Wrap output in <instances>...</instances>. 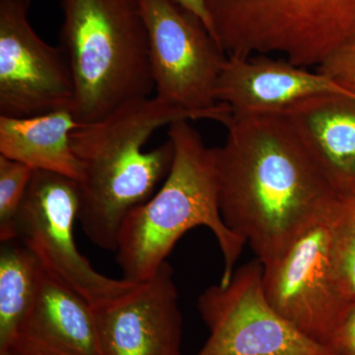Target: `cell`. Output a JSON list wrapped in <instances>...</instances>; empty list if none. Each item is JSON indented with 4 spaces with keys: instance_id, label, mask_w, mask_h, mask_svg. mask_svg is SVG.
I'll return each instance as SVG.
<instances>
[{
    "instance_id": "18",
    "label": "cell",
    "mask_w": 355,
    "mask_h": 355,
    "mask_svg": "<svg viewBox=\"0 0 355 355\" xmlns=\"http://www.w3.org/2000/svg\"><path fill=\"white\" fill-rule=\"evenodd\" d=\"M35 170L0 155V241L16 239V218Z\"/></svg>"
},
{
    "instance_id": "7",
    "label": "cell",
    "mask_w": 355,
    "mask_h": 355,
    "mask_svg": "<svg viewBox=\"0 0 355 355\" xmlns=\"http://www.w3.org/2000/svg\"><path fill=\"white\" fill-rule=\"evenodd\" d=\"M78 211L76 180L37 170L16 218V239L34 253L46 272L96 306L137 284L102 275L80 253L73 233Z\"/></svg>"
},
{
    "instance_id": "4",
    "label": "cell",
    "mask_w": 355,
    "mask_h": 355,
    "mask_svg": "<svg viewBox=\"0 0 355 355\" xmlns=\"http://www.w3.org/2000/svg\"><path fill=\"white\" fill-rule=\"evenodd\" d=\"M60 46L74 84L79 125L107 118L155 90L140 0H60Z\"/></svg>"
},
{
    "instance_id": "14",
    "label": "cell",
    "mask_w": 355,
    "mask_h": 355,
    "mask_svg": "<svg viewBox=\"0 0 355 355\" xmlns=\"http://www.w3.org/2000/svg\"><path fill=\"white\" fill-rule=\"evenodd\" d=\"M336 191L355 177V94L329 93L294 103L282 112Z\"/></svg>"
},
{
    "instance_id": "17",
    "label": "cell",
    "mask_w": 355,
    "mask_h": 355,
    "mask_svg": "<svg viewBox=\"0 0 355 355\" xmlns=\"http://www.w3.org/2000/svg\"><path fill=\"white\" fill-rule=\"evenodd\" d=\"M336 191L328 219L331 263L340 294L350 305L355 300V177Z\"/></svg>"
},
{
    "instance_id": "13",
    "label": "cell",
    "mask_w": 355,
    "mask_h": 355,
    "mask_svg": "<svg viewBox=\"0 0 355 355\" xmlns=\"http://www.w3.org/2000/svg\"><path fill=\"white\" fill-rule=\"evenodd\" d=\"M6 354L103 355L92 305L43 266L36 296Z\"/></svg>"
},
{
    "instance_id": "12",
    "label": "cell",
    "mask_w": 355,
    "mask_h": 355,
    "mask_svg": "<svg viewBox=\"0 0 355 355\" xmlns=\"http://www.w3.org/2000/svg\"><path fill=\"white\" fill-rule=\"evenodd\" d=\"M329 93H354L318 70L270 55L227 57L216 87V99L232 116L279 114L294 103Z\"/></svg>"
},
{
    "instance_id": "15",
    "label": "cell",
    "mask_w": 355,
    "mask_h": 355,
    "mask_svg": "<svg viewBox=\"0 0 355 355\" xmlns=\"http://www.w3.org/2000/svg\"><path fill=\"white\" fill-rule=\"evenodd\" d=\"M80 125L69 109L30 118L0 116V155L78 182L81 165L70 135Z\"/></svg>"
},
{
    "instance_id": "5",
    "label": "cell",
    "mask_w": 355,
    "mask_h": 355,
    "mask_svg": "<svg viewBox=\"0 0 355 355\" xmlns=\"http://www.w3.org/2000/svg\"><path fill=\"white\" fill-rule=\"evenodd\" d=\"M227 57L282 55L319 67L355 35V0H203Z\"/></svg>"
},
{
    "instance_id": "16",
    "label": "cell",
    "mask_w": 355,
    "mask_h": 355,
    "mask_svg": "<svg viewBox=\"0 0 355 355\" xmlns=\"http://www.w3.org/2000/svg\"><path fill=\"white\" fill-rule=\"evenodd\" d=\"M41 261L17 239L0 248V354L12 345L31 307L41 277Z\"/></svg>"
},
{
    "instance_id": "1",
    "label": "cell",
    "mask_w": 355,
    "mask_h": 355,
    "mask_svg": "<svg viewBox=\"0 0 355 355\" xmlns=\"http://www.w3.org/2000/svg\"><path fill=\"white\" fill-rule=\"evenodd\" d=\"M223 125L214 148L219 209L265 265L328 220L336 191L282 114H231Z\"/></svg>"
},
{
    "instance_id": "8",
    "label": "cell",
    "mask_w": 355,
    "mask_h": 355,
    "mask_svg": "<svg viewBox=\"0 0 355 355\" xmlns=\"http://www.w3.org/2000/svg\"><path fill=\"white\" fill-rule=\"evenodd\" d=\"M259 259L236 268L226 286L207 287L198 309L209 331L196 355H333L280 316L266 298Z\"/></svg>"
},
{
    "instance_id": "10",
    "label": "cell",
    "mask_w": 355,
    "mask_h": 355,
    "mask_svg": "<svg viewBox=\"0 0 355 355\" xmlns=\"http://www.w3.org/2000/svg\"><path fill=\"white\" fill-rule=\"evenodd\" d=\"M263 286L280 316L312 342L328 347L349 308L334 275L328 220L265 263Z\"/></svg>"
},
{
    "instance_id": "20",
    "label": "cell",
    "mask_w": 355,
    "mask_h": 355,
    "mask_svg": "<svg viewBox=\"0 0 355 355\" xmlns=\"http://www.w3.org/2000/svg\"><path fill=\"white\" fill-rule=\"evenodd\" d=\"M327 349L333 355H355V300L350 303Z\"/></svg>"
},
{
    "instance_id": "11",
    "label": "cell",
    "mask_w": 355,
    "mask_h": 355,
    "mask_svg": "<svg viewBox=\"0 0 355 355\" xmlns=\"http://www.w3.org/2000/svg\"><path fill=\"white\" fill-rule=\"evenodd\" d=\"M103 355H182L183 315L173 268L92 306Z\"/></svg>"
},
{
    "instance_id": "3",
    "label": "cell",
    "mask_w": 355,
    "mask_h": 355,
    "mask_svg": "<svg viewBox=\"0 0 355 355\" xmlns=\"http://www.w3.org/2000/svg\"><path fill=\"white\" fill-rule=\"evenodd\" d=\"M174 144L171 170L147 202L132 209L121 225L116 261L123 279L133 284L153 277L184 233L198 226L211 230L223 257L219 284L226 286L246 242L224 223L218 202L214 148L190 121L169 125Z\"/></svg>"
},
{
    "instance_id": "2",
    "label": "cell",
    "mask_w": 355,
    "mask_h": 355,
    "mask_svg": "<svg viewBox=\"0 0 355 355\" xmlns=\"http://www.w3.org/2000/svg\"><path fill=\"white\" fill-rule=\"evenodd\" d=\"M197 116L158 96L130 103L70 135L81 165L78 183L80 222L95 246L118 249L121 225L128 214L147 202L171 170V140L144 151L159 128Z\"/></svg>"
},
{
    "instance_id": "22",
    "label": "cell",
    "mask_w": 355,
    "mask_h": 355,
    "mask_svg": "<svg viewBox=\"0 0 355 355\" xmlns=\"http://www.w3.org/2000/svg\"><path fill=\"white\" fill-rule=\"evenodd\" d=\"M0 355H9V354H0Z\"/></svg>"
},
{
    "instance_id": "6",
    "label": "cell",
    "mask_w": 355,
    "mask_h": 355,
    "mask_svg": "<svg viewBox=\"0 0 355 355\" xmlns=\"http://www.w3.org/2000/svg\"><path fill=\"white\" fill-rule=\"evenodd\" d=\"M140 4L156 96L198 120L225 123L232 114L216 102V87L227 55L207 26L175 0H140Z\"/></svg>"
},
{
    "instance_id": "21",
    "label": "cell",
    "mask_w": 355,
    "mask_h": 355,
    "mask_svg": "<svg viewBox=\"0 0 355 355\" xmlns=\"http://www.w3.org/2000/svg\"><path fill=\"white\" fill-rule=\"evenodd\" d=\"M175 1L198 16L211 34V26H210L209 14L207 12L203 0H175Z\"/></svg>"
},
{
    "instance_id": "9",
    "label": "cell",
    "mask_w": 355,
    "mask_h": 355,
    "mask_svg": "<svg viewBox=\"0 0 355 355\" xmlns=\"http://www.w3.org/2000/svg\"><path fill=\"white\" fill-rule=\"evenodd\" d=\"M29 8L30 0H0V116L70 110L73 101L67 55L37 34Z\"/></svg>"
},
{
    "instance_id": "19",
    "label": "cell",
    "mask_w": 355,
    "mask_h": 355,
    "mask_svg": "<svg viewBox=\"0 0 355 355\" xmlns=\"http://www.w3.org/2000/svg\"><path fill=\"white\" fill-rule=\"evenodd\" d=\"M316 69L355 92V35Z\"/></svg>"
}]
</instances>
